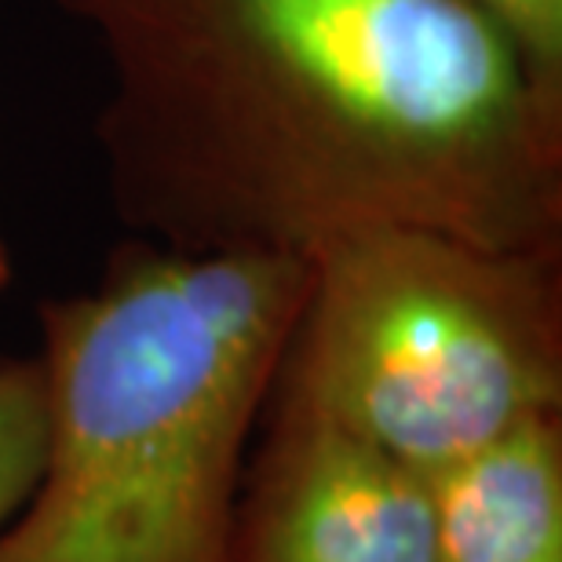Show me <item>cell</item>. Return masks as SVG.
<instances>
[{
  "instance_id": "8",
  "label": "cell",
  "mask_w": 562,
  "mask_h": 562,
  "mask_svg": "<svg viewBox=\"0 0 562 562\" xmlns=\"http://www.w3.org/2000/svg\"><path fill=\"white\" fill-rule=\"evenodd\" d=\"M11 281V256H8V245L0 238V289H4Z\"/></svg>"
},
{
  "instance_id": "6",
  "label": "cell",
  "mask_w": 562,
  "mask_h": 562,
  "mask_svg": "<svg viewBox=\"0 0 562 562\" xmlns=\"http://www.w3.org/2000/svg\"><path fill=\"white\" fill-rule=\"evenodd\" d=\"M44 376L33 358H0V526L26 504L44 464Z\"/></svg>"
},
{
  "instance_id": "3",
  "label": "cell",
  "mask_w": 562,
  "mask_h": 562,
  "mask_svg": "<svg viewBox=\"0 0 562 562\" xmlns=\"http://www.w3.org/2000/svg\"><path fill=\"white\" fill-rule=\"evenodd\" d=\"M267 406L431 471L562 413V249L442 231L318 245Z\"/></svg>"
},
{
  "instance_id": "4",
  "label": "cell",
  "mask_w": 562,
  "mask_h": 562,
  "mask_svg": "<svg viewBox=\"0 0 562 562\" xmlns=\"http://www.w3.org/2000/svg\"><path fill=\"white\" fill-rule=\"evenodd\" d=\"M231 562H438L431 479L344 427L267 406Z\"/></svg>"
},
{
  "instance_id": "7",
  "label": "cell",
  "mask_w": 562,
  "mask_h": 562,
  "mask_svg": "<svg viewBox=\"0 0 562 562\" xmlns=\"http://www.w3.org/2000/svg\"><path fill=\"white\" fill-rule=\"evenodd\" d=\"M490 19L548 81L562 85V0H464Z\"/></svg>"
},
{
  "instance_id": "1",
  "label": "cell",
  "mask_w": 562,
  "mask_h": 562,
  "mask_svg": "<svg viewBox=\"0 0 562 562\" xmlns=\"http://www.w3.org/2000/svg\"><path fill=\"white\" fill-rule=\"evenodd\" d=\"M106 74L114 212L187 252L366 231L562 249V85L464 0H48Z\"/></svg>"
},
{
  "instance_id": "5",
  "label": "cell",
  "mask_w": 562,
  "mask_h": 562,
  "mask_svg": "<svg viewBox=\"0 0 562 562\" xmlns=\"http://www.w3.org/2000/svg\"><path fill=\"white\" fill-rule=\"evenodd\" d=\"M427 479L438 562H562V413Z\"/></svg>"
},
{
  "instance_id": "2",
  "label": "cell",
  "mask_w": 562,
  "mask_h": 562,
  "mask_svg": "<svg viewBox=\"0 0 562 562\" xmlns=\"http://www.w3.org/2000/svg\"><path fill=\"white\" fill-rule=\"evenodd\" d=\"M303 289V256L139 238L44 303V464L0 562H231Z\"/></svg>"
}]
</instances>
